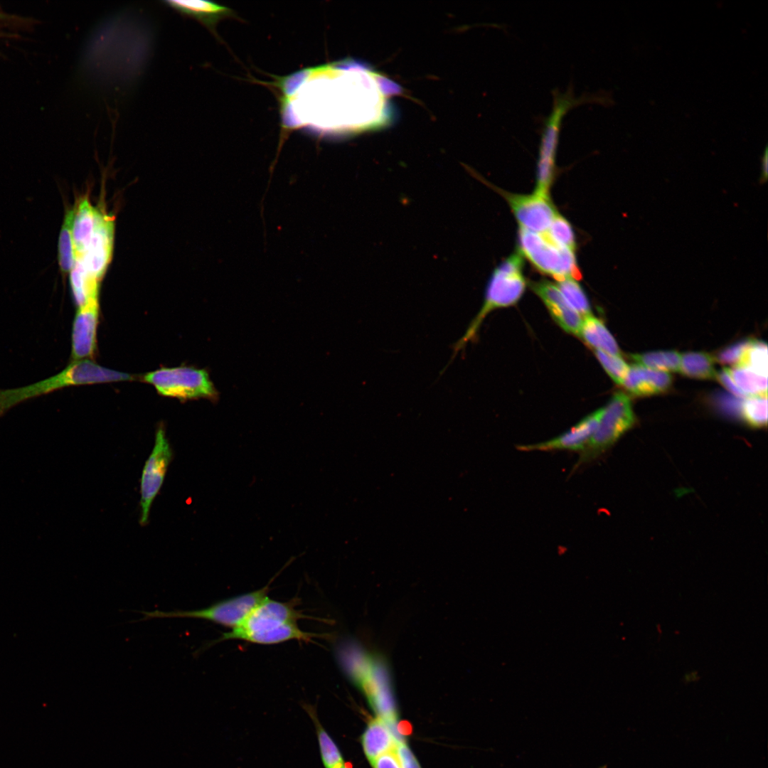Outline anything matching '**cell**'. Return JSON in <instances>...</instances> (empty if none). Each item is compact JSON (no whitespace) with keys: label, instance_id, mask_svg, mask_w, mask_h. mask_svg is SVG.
Listing matches in <instances>:
<instances>
[{"label":"cell","instance_id":"25","mask_svg":"<svg viewBox=\"0 0 768 768\" xmlns=\"http://www.w3.org/2000/svg\"><path fill=\"white\" fill-rule=\"evenodd\" d=\"M728 370L735 385L747 395H767V375L736 366Z\"/></svg>","mask_w":768,"mask_h":768},{"label":"cell","instance_id":"3","mask_svg":"<svg viewBox=\"0 0 768 768\" xmlns=\"http://www.w3.org/2000/svg\"><path fill=\"white\" fill-rule=\"evenodd\" d=\"M523 257L518 250L494 269L486 288L484 304L464 335L453 345L452 360L476 338L487 314L496 309L513 305L521 299L526 286Z\"/></svg>","mask_w":768,"mask_h":768},{"label":"cell","instance_id":"9","mask_svg":"<svg viewBox=\"0 0 768 768\" xmlns=\"http://www.w3.org/2000/svg\"><path fill=\"white\" fill-rule=\"evenodd\" d=\"M171 457L172 452L166 437L164 427L159 425L156 432L154 447L142 474L139 523L142 526L148 523L152 502L162 486Z\"/></svg>","mask_w":768,"mask_h":768},{"label":"cell","instance_id":"16","mask_svg":"<svg viewBox=\"0 0 768 768\" xmlns=\"http://www.w3.org/2000/svg\"><path fill=\"white\" fill-rule=\"evenodd\" d=\"M163 3L181 16L192 18L215 35V26L223 18L233 15L228 7L206 1L169 0Z\"/></svg>","mask_w":768,"mask_h":768},{"label":"cell","instance_id":"35","mask_svg":"<svg viewBox=\"0 0 768 768\" xmlns=\"http://www.w3.org/2000/svg\"><path fill=\"white\" fill-rule=\"evenodd\" d=\"M767 148L766 147L764 153L762 160V172L760 175V183H764L767 180L768 176V163H767Z\"/></svg>","mask_w":768,"mask_h":768},{"label":"cell","instance_id":"22","mask_svg":"<svg viewBox=\"0 0 768 768\" xmlns=\"http://www.w3.org/2000/svg\"><path fill=\"white\" fill-rule=\"evenodd\" d=\"M681 357L675 351H658L640 354L630 355L635 365L641 367L667 372H680Z\"/></svg>","mask_w":768,"mask_h":768},{"label":"cell","instance_id":"30","mask_svg":"<svg viewBox=\"0 0 768 768\" xmlns=\"http://www.w3.org/2000/svg\"><path fill=\"white\" fill-rule=\"evenodd\" d=\"M594 353L614 382L622 385L629 369L626 363L620 356L612 355L599 350H595Z\"/></svg>","mask_w":768,"mask_h":768},{"label":"cell","instance_id":"2","mask_svg":"<svg viewBox=\"0 0 768 768\" xmlns=\"http://www.w3.org/2000/svg\"><path fill=\"white\" fill-rule=\"evenodd\" d=\"M131 379L129 373L105 368L88 359L73 361L57 375L44 380L25 387L0 390V416L25 400L65 387Z\"/></svg>","mask_w":768,"mask_h":768},{"label":"cell","instance_id":"38","mask_svg":"<svg viewBox=\"0 0 768 768\" xmlns=\"http://www.w3.org/2000/svg\"><path fill=\"white\" fill-rule=\"evenodd\" d=\"M0 16H1V15H0Z\"/></svg>","mask_w":768,"mask_h":768},{"label":"cell","instance_id":"36","mask_svg":"<svg viewBox=\"0 0 768 768\" xmlns=\"http://www.w3.org/2000/svg\"><path fill=\"white\" fill-rule=\"evenodd\" d=\"M338 768H348V767L345 764H343L342 766H341Z\"/></svg>","mask_w":768,"mask_h":768},{"label":"cell","instance_id":"13","mask_svg":"<svg viewBox=\"0 0 768 768\" xmlns=\"http://www.w3.org/2000/svg\"><path fill=\"white\" fill-rule=\"evenodd\" d=\"M99 316L98 299H92L78 307L72 331V358L73 361L91 357L96 348V336Z\"/></svg>","mask_w":768,"mask_h":768},{"label":"cell","instance_id":"23","mask_svg":"<svg viewBox=\"0 0 768 768\" xmlns=\"http://www.w3.org/2000/svg\"><path fill=\"white\" fill-rule=\"evenodd\" d=\"M680 372L698 379L716 378L714 358L706 353L688 352L681 357Z\"/></svg>","mask_w":768,"mask_h":768},{"label":"cell","instance_id":"37","mask_svg":"<svg viewBox=\"0 0 768 768\" xmlns=\"http://www.w3.org/2000/svg\"><path fill=\"white\" fill-rule=\"evenodd\" d=\"M600 768H606V767H600Z\"/></svg>","mask_w":768,"mask_h":768},{"label":"cell","instance_id":"10","mask_svg":"<svg viewBox=\"0 0 768 768\" xmlns=\"http://www.w3.org/2000/svg\"><path fill=\"white\" fill-rule=\"evenodd\" d=\"M495 189L508 201L519 227L529 231L545 233L558 214L549 196L535 193L519 195Z\"/></svg>","mask_w":768,"mask_h":768},{"label":"cell","instance_id":"21","mask_svg":"<svg viewBox=\"0 0 768 768\" xmlns=\"http://www.w3.org/2000/svg\"><path fill=\"white\" fill-rule=\"evenodd\" d=\"M304 709L315 725L321 759L324 768L340 767L345 764L342 754L336 744L321 725L316 710L311 705H306Z\"/></svg>","mask_w":768,"mask_h":768},{"label":"cell","instance_id":"32","mask_svg":"<svg viewBox=\"0 0 768 768\" xmlns=\"http://www.w3.org/2000/svg\"><path fill=\"white\" fill-rule=\"evenodd\" d=\"M395 752L402 768H421L417 758L403 740L398 742Z\"/></svg>","mask_w":768,"mask_h":768},{"label":"cell","instance_id":"27","mask_svg":"<svg viewBox=\"0 0 768 768\" xmlns=\"http://www.w3.org/2000/svg\"><path fill=\"white\" fill-rule=\"evenodd\" d=\"M741 416L745 422L755 428L767 425V395L745 398L741 403Z\"/></svg>","mask_w":768,"mask_h":768},{"label":"cell","instance_id":"4","mask_svg":"<svg viewBox=\"0 0 768 768\" xmlns=\"http://www.w3.org/2000/svg\"><path fill=\"white\" fill-rule=\"evenodd\" d=\"M552 110L550 114L543 119L541 128L537 162V183L534 192L545 196H549V189L554 176L555 157L562 118L570 110L576 106L587 102H602V97L598 95L585 93L576 97L572 85H570L564 92L557 88L552 91Z\"/></svg>","mask_w":768,"mask_h":768},{"label":"cell","instance_id":"31","mask_svg":"<svg viewBox=\"0 0 768 768\" xmlns=\"http://www.w3.org/2000/svg\"><path fill=\"white\" fill-rule=\"evenodd\" d=\"M750 340L739 341L721 350L716 356V360L722 364L735 366Z\"/></svg>","mask_w":768,"mask_h":768},{"label":"cell","instance_id":"33","mask_svg":"<svg viewBox=\"0 0 768 768\" xmlns=\"http://www.w3.org/2000/svg\"><path fill=\"white\" fill-rule=\"evenodd\" d=\"M370 764L373 768H402L395 750L380 755Z\"/></svg>","mask_w":768,"mask_h":768},{"label":"cell","instance_id":"34","mask_svg":"<svg viewBox=\"0 0 768 768\" xmlns=\"http://www.w3.org/2000/svg\"><path fill=\"white\" fill-rule=\"evenodd\" d=\"M716 378L721 383V384L731 393L738 398H747V395L744 393L734 383L731 378L728 368H725L722 369L720 372L717 373Z\"/></svg>","mask_w":768,"mask_h":768},{"label":"cell","instance_id":"5","mask_svg":"<svg viewBox=\"0 0 768 768\" xmlns=\"http://www.w3.org/2000/svg\"><path fill=\"white\" fill-rule=\"evenodd\" d=\"M635 423L636 416L629 397L622 392L615 393L603 407L598 427L587 445L580 452L574 469L606 452Z\"/></svg>","mask_w":768,"mask_h":768},{"label":"cell","instance_id":"12","mask_svg":"<svg viewBox=\"0 0 768 768\" xmlns=\"http://www.w3.org/2000/svg\"><path fill=\"white\" fill-rule=\"evenodd\" d=\"M603 407L588 415L568 431L553 439L536 444L519 445L521 451H555L568 450L580 452L588 443L595 432L601 417Z\"/></svg>","mask_w":768,"mask_h":768},{"label":"cell","instance_id":"7","mask_svg":"<svg viewBox=\"0 0 768 768\" xmlns=\"http://www.w3.org/2000/svg\"><path fill=\"white\" fill-rule=\"evenodd\" d=\"M268 589L269 587L265 586L251 592L222 600L201 609L171 612L142 611L140 613L144 614V617L140 620L145 621L154 618H195L208 620L233 629L238 626L253 609L267 597Z\"/></svg>","mask_w":768,"mask_h":768},{"label":"cell","instance_id":"6","mask_svg":"<svg viewBox=\"0 0 768 768\" xmlns=\"http://www.w3.org/2000/svg\"><path fill=\"white\" fill-rule=\"evenodd\" d=\"M518 243V250L522 255L540 272L558 281L581 278L574 251L555 245L544 234L519 227Z\"/></svg>","mask_w":768,"mask_h":768},{"label":"cell","instance_id":"26","mask_svg":"<svg viewBox=\"0 0 768 768\" xmlns=\"http://www.w3.org/2000/svg\"><path fill=\"white\" fill-rule=\"evenodd\" d=\"M767 358L766 343L750 340L735 366L747 368L767 376Z\"/></svg>","mask_w":768,"mask_h":768},{"label":"cell","instance_id":"17","mask_svg":"<svg viewBox=\"0 0 768 768\" xmlns=\"http://www.w3.org/2000/svg\"><path fill=\"white\" fill-rule=\"evenodd\" d=\"M398 740L391 725L376 718L370 720L361 737L363 752L370 762L380 755L395 750Z\"/></svg>","mask_w":768,"mask_h":768},{"label":"cell","instance_id":"24","mask_svg":"<svg viewBox=\"0 0 768 768\" xmlns=\"http://www.w3.org/2000/svg\"><path fill=\"white\" fill-rule=\"evenodd\" d=\"M74 214L75 207L67 211L59 235L58 262L63 273L70 272L75 262L72 235Z\"/></svg>","mask_w":768,"mask_h":768},{"label":"cell","instance_id":"19","mask_svg":"<svg viewBox=\"0 0 768 768\" xmlns=\"http://www.w3.org/2000/svg\"><path fill=\"white\" fill-rule=\"evenodd\" d=\"M584 317L579 335L585 341L595 350L620 356L616 340L603 322L591 314Z\"/></svg>","mask_w":768,"mask_h":768},{"label":"cell","instance_id":"20","mask_svg":"<svg viewBox=\"0 0 768 768\" xmlns=\"http://www.w3.org/2000/svg\"><path fill=\"white\" fill-rule=\"evenodd\" d=\"M70 282L75 302L78 307L92 299H98L99 282L84 268L78 258L70 272Z\"/></svg>","mask_w":768,"mask_h":768},{"label":"cell","instance_id":"15","mask_svg":"<svg viewBox=\"0 0 768 768\" xmlns=\"http://www.w3.org/2000/svg\"><path fill=\"white\" fill-rule=\"evenodd\" d=\"M671 383L672 377L667 372L634 365L629 367L622 385L632 395L648 396L666 391Z\"/></svg>","mask_w":768,"mask_h":768},{"label":"cell","instance_id":"28","mask_svg":"<svg viewBox=\"0 0 768 768\" xmlns=\"http://www.w3.org/2000/svg\"><path fill=\"white\" fill-rule=\"evenodd\" d=\"M572 307L584 316L591 314L589 300L578 282L572 278L558 281L555 284Z\"/></svg>","mask_w":768,"mask_h":768},{"label":"cell","instance_id":"1","mask_svg":"<svg viewBox=\"0 0 768 768\" xmlns=\"http://www.w3.org/2000/svg\"><path fill=\"white\" fill-rule=\"evenodd\" d=\"M296 605V602H282L267 596L238 626L224 633L212 644L230 639L259 644H274L289 640L312 642L314 639L323 636L299 627L298 620L308 617L298 610Z\"/></svg>","mask_w":768,"mask_h":768},{"label":"cell","instance_id":"29","mask_svg":"<svg viewBox=\"0 0 768 768\" xmlns=\"http://www.w3.org/2000/svg\"><path fill=\"white\" fill-rule=\"evenodd\" d=\"M543 234L555 245L575 251V240L572 226L558 213Z\"/></svg>","mask_w":768,"mask_h":768},{"label":"cell","instance_id":"8","mask_svg":"<svg viewBox=\"0 0 768 768\" xmlns=\"http://www.w3.org/2000/svg\"><path fill=\"white\" fill-rule=\"evenodd\" d=\"M143 380L159 394L180 400L211 399L217 395L207 371L189 366L162 368L146 373Z\"/></svg>","mask_w":768,"mask_h":768},{"label":"cell","instance_id":"11","mask_svg":"<svg viewBox=\"0 0 768 768\" xmlns=\"http://www.w3.org/2000/svg\"><path fill=\"white\" fill-rule=\"evenodd\" d=\"M114 222L112 216L98 211L95 228L85 252L76 257L85 270L100 281L111 261L114 245Z\"/></svg>","mask_w":768,"mask_h":768},{"label":"cell","instance_id":"18","mask_svg":"<svg viewBox=\"0 0 768 768\" xmlns=\"http://www.w3.org/2000/svg\"><path fill=\"white\" fill-rule=\"evenodd\" d=\"M99 210L90 203L87 197L80 200L75 207L72 235L75 257L87 250L97 222Z\"/></svg>","mask_w":768,"mask_h":768},{"label":"cell","instance_id":"14","mask_svg":"<svg viewBox=\"0 0 768 768\" xmlns=\"http://www.w3.org/2000/svg\"><path fill=\"white\" fill-rule=\"evenodd\" d=\"M533 292L542 299L555 321L567 332L579 335L582 319L568 303L558 287L547 280L531 284Z\"/></svg>","mask_w":768,"mask_h":768}]
</instances>
